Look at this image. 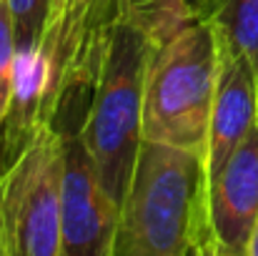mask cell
Returning <instances> with one entry per match:
<instances>
[{"label": "cell", "mask_w": 258, "mask_h": 256, "mask_svg": "<svg viewBox=\"0 0 258 256\" xmlns=\"http://www.w3.org/2000/svg\"><path fill=\"white\" fill-rule=\"evenodd\" d=\"M118 23L120 0H53L43 40L55 50L58 90L50 128L58 136L83 133Z\"/></svg>", "instance_id": "obj_4"}, {"label": "cell", "mask_w": 258, "mask_h": 256, "mask_svg": "<svg viewBox=\"0 0 258 256\" xmlns=\"http://www.w3.org/2000/svg\"><path fill=\"white\" fill-rule=\"evenodd\" d=\"M218 256H246V254H241V251H231V249H218Z\"/></svg>", "instance_id": "obj_16"}, {"label": "cell", "mask_w": 258, "mask_h": 256, "mask_svg": "<svg viewBox=\"0 0 258 256\" xmlns=\"http://www.w3.org/2000/svg\"><path fill=\"white\" fill-rule=\"evenodd\" d=\"M216 45H218V78L211 111L208 148H206L208 176L216 173L233 156V151L246 141V136L258 123V78L251 61L231 50L218 38Z\"/></svg>", "instance_id": "obj_7"}, {"label": "cell", "mask_w": 258, "mask_h": 256, "mask_svg": "<svg viewBox=\"0 0 258 256\" xmlns=\"http://www.w3.org/2000/svg\"><path fill=\"white\" fill-rule=\"evenodd\" d=\"M208 3L211 0H188V5H190V10L198 15V18H203V13H206V8H208Z\"/></svg>", "instance_id": "obj_14"}, {"label": "cell", "mask_w": 258, "mask_h": 256, "mask_svg": "<svg viewBox=\"0 0 258 256\" xmlns=\"http://www.w3.org/2000/svg\"><path fill=\"white\" fill-rule=\"evenodd\" d=\"M0 256H5V249H3V236H0Z\"/></svg>", "instance_id": "obj_17"}, {"label": "cell", "mask_w": 258, "mask_h": 256, "mask_svg": "<svg viewBox=\"0 0 258 256\" xmlns=\"http://www.w3.org/2000/svg\"><path fill=\"white\" fill-rule=\"evenodd\" d=\"M196 13L188 0H120V20L141 30L156 48L180 33Z\"/></svg>", "instance_id": "obj_10"}, {"label": "cell", "mask_w": 258, "mask_h": 256, "mask_svg": "<svg viewBox=\"0 0 258 256\" xmlns=\"http://www.w3.org/2000/svg\"><path fill=\"white\" fill-rule=\"evenodd\" d=\"M8 8L15 30V50L38 48L48 30L53 0H8Z\"/></svg>", "instance_id": "obj_11"}, {"label": "cell", "mask_w": 258, "mask_h": 256, "mask_svg": "<svg viewBox=\"0 0 258 256\" xmlns=\"http://www.w3.org/2000/svg\"><path fill=\"white\" fill-rule=\"evenodd\" d=\"M206 156L143 141L131 176L113 256H183L206 198Z\"/></svg>", "instance_id": "obj_1"}, {"label": "cell", "mask_w": 258, "mask_h": 256, "mask_svg": "<svg viewBox=\"0 0 258 256\" xmlns=\"http://www.w3.org/2000/svg\"><path fill=\"white\" fill-rule=\"evenodd\" d=\"M218 249H221V244L216 239V231L211 226V216H208V209H206L201 214L196 229H193V236H190L183 256H218Z\"/></svg>", "instance_id": "obj_13"}, {"label": "cell", "mask_w": 258, "mask_h": 256, "mask_svg": "<svg viewBox=\"0 0 258 256\" xmlns=\"http://www.w3.org/2000/svg\"><path fill=\"white\" fill-rule=\"evenodd\" d=\"M5 256H63V138L48 128L0 181Z\"/></svg>", "instance_id": "obj_5"}, {"label": "cell", "mask_w": 258, "mask_h": 256, "mask_svg": "<svg viewBox=\"0 0 258 256\" xmlns=\"http://www.w3.org/2000/svg\"><path fill=\"white\" fill-rule=\"evenodd\" d=\"M206 198L218 244L246 254L258 224V123L233 156L208 176Z\"/></svg>", "instance_id": "obj_8"}, {"label": "cell", "mask_w": 258, "mask_h": 256, "mask_svg": "<svg viewBox=\"0 0 258 256\" xmlns=\"http://www.w3.org/2000/svg\"><path fill=\"white\" fill-rule=\"evenodd\" d=\"M216 78V33L206 18L196 15L151 56L143 93V141L206 156Z\"/></svg>", "instance_id": "obj_2"}, {"label": "cell", "mask_w": 258, "mask_h": 256, "mask_svg": "<svg viewBox=\"0 0 258 256\" xmlns=\"http://www.w3.org/2000/svg\"><path fill=\"white\" fill-rule=\"evenodd\" d=\"M203 18L218 40L251 61L258 78V0H211Z\"/></svg>", "instance_id": "obj_9"}, {"label": "cell", "mask_w": 258, "mask_h": 256, "mask_svg": "<svg viewBox=\"0 0 258 256\" xmlns=\"http://www.w3.org/2000/svg\"><path fill=\"white\" fill-rule=\"evenodd\" d=\"M118 216L83 138H63V256H113Z\"/></svg>", "instance_id": "obj_6"}, {"label": "cell", "mask_w": 258, "mask_h": 256, "mask_svg": "<svg viewBox=\"0 0 258 256\" xmlns=\"http://www.w3.org/2000/svg\"><path fill=\"white\" fill-rule=\"evenodd\" d=\"M13 63H15V30L8 0H0V123L10 100L13 85Z\"/></svg>", "instance_id": "obj_12"}, {"label": "cell", "mask_w": 258, "mask_h": 256, "mask_svg": "<svg viewBox=\"0 0 258 256\" xmlns=\"http://www.w3.org/2000/svg\"><path fill=\"white\" fill-rule=\"evenodd\" d=\"M156 45L133 25L118 23L105 66L81 133L100 183L123 206L131 176L143 146V93Z\"/></svg>", "instance_id": "obj_3"}, {"label": "cell", "mask_w": 258, "mask_h": 256, "mask_svg": "<svg viewBox=\"0 0 258 256\" xmlns=\"http://www.w3.org/2000/svg\"><path fill=\"white\" fill-rule=\"evenodd\" d=\"M246 256H258V224H256V229H253V236H251V241H248Z\"/></svg>", "instance_id": "obj_15"}]
</instances>
